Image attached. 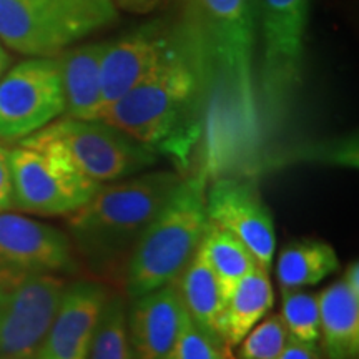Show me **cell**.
Here are the masks:
<instances>
[{"instance_id": "obj_1", "label": "cell", "mask_w": 359, "mask_h": 359, "mask_svg": "<svg viewBox=\"0 0 359 359\" xmlns=\"http://www.w3.org/2000/svg\"><path fill=\"white\" fill-rule=\"evenodd\" d=\"M205 45L206 88L200 172L208 180L262 165V116L253 77L250 0H193Z\"/></svg>"}, {"instance_id": "obj_2", "label": "cell", "mask_w": 359, "mask_h": 359, "mask_svg": "<svg viewBox=\"0 0 359 359\" xmlns=\"http://www.w3.org/2000/svg\"><path fill=\"white\" fill-rule=\"evenodd\" d=\"M206 88L205 45L191 19L178 25L173 43L155 69L103 111L100 120L185 172L203 135Z\"/></svg>"}, {"instance_id": "obj_3", "label": "cell", "mask_w": 359, "mask_h": 359, "mask_svg": "<svg viewBox=\"0 0 359 359\" xmlns=\"http://www.w3.org/2000/svg\"><path fill=\"white\" fill-rule=\"evenodd\" d=\"M182 178L180 173L160 170L103 183L72 213L69 228L74 245L97 276H114L127 268L138 238Z\"/></svg>"}, {"instance_id": "obj_4", "label": "cell", "mask_w": 359, "mask_h": 359, "mask_svg": "<svg viewBox=\"0 0 359 359\" xmlns=\"http://www.w3.org/2000/svg\"><path fill=\"white\" fill-rule=\"evenodd\" d=\"M206 180L200 172L182 178L138 238L125 268L130 299L177 281L208 226Z\"/></svg>"}, {"instance_id": "obj_5", "label": "cell", "mask_w": 359, "mask_h": 359, "mask_svg": "<svg viewBox=\"0 0 359 359\" xmlns=\"http://www.w3.org/2000/svg\"><path fill=\"white\" fill-rule=\"evenodd\" d=\"M20 145L57 156L98 185L147 172L158 161L155 151L100 118L64 116L22 138Z\"/></svg>"}, {"instance_id": "obj_6", "label": "cell", "mask_w": 359, "mask_h": 359, "mask_svg": "<svg viewBox=\"0 0 359 359\" xmlns=\"http://www.w3.org/2000/svg\"><path fill=\"white\" fill-rule=\"evenodd\" d=\"M116 20L114 0H0V42L27 57H57Z\"/></svg>"}, {"instance_id": "obj_7", "label": "cell", "mask_w": 359, "mask_h": 359, "mask_svg": "<svg viewBox=\"0 0 359 359\" xmlns=\"http://www.w3.org/2000/svg\"><path fill=\"white\" fill-rule=\"evenodd\" d=\"M263 39L259 116L263 140L285 122L302 83L311 0H257Z\"/></svg>"}, {"instance_id": "obj_8", "label": "cell", "mask_w": 359, "mask_h": 359, "mask_svg": "<svg viewBox=\"0 0 359 359\" xmlns=\"http://www.w3.org/2000/svg\"><path fill=\"white\" fill-rule=\"evenodd\" d=\"M67 283L53 273L0 266V359H32Z\"/></svg>"}, {"instance_id": "obj_9", "label": "cell", "mask_w": 359, "mask_h": 359, "mask_svg": "<svg viewBox=\"0 0 359 359\" xmlns=\"http://www.w3.org/2000/svg\"><path fill=\"white\" fill-rule=\"evenodd\" d=\"M13 208L34 215H72L100 188L65 161L19 145L8 150Z\"/></svg>"}, {"instance_id": "obj_10", "label": "cell", "mask_w": 359, "mask_h": 359, "mask_svg": "<svg viewBox=\"0 0 359 359\" xmlns=\"http://www.w3.org/2000/svg\"><path fill=\"white\" fill-rule=\"evenodd\" d=\"M65 111L55 57H30L0 77V138L22 140Z\"/></svg>"}, {"instance_id": "obj_11", "label": "cell", "mask_w": 359, "mask_h": 359, "mask_svg": "<svg viewBox=\"0 0 359 359\" xmlns=\"http://www.w3.org/2000/svg\"><path fill=\"white\" fill-rule=\"evenodd\" d=\"M206 215L210 222L235 235L259 266L271 268L276 248L275 222L251 180L241 175L213 178L206 190Z\"/></svg>"}, {"instance_id": "obj_12", "label": "cell", "mask_w": 359, "mask_h": 359, "mask_svg": "<svg viewBox=\"0 0 359 359\" xmlns=\"http://www.w3.org/2000/svg\"><path fill=\"white\" fill-rule=\"evenodd\" d=\"M177 30L178 25L156 19L107 42L100 64L102 114L155 69Z\"/></svg>"}, {"instance_id": "obj_13", "label": "cell", "mask_w": 359, "mask_h": 359, "mask_svg": "<svg viewBox=\"0 0 359 359\" xmlns=\"http://www.w3.org/2000/svg\"><path fill=\"white\" fill-rule=\"evenodd\" d=\"M107 298L109 291L100 283L80 280L67 285L32 359H88Z\"/></svg>"}, {"instance_id": "obj_14", "label": "cell", "mask_w": 359, "mask_h": 359, "mask_svg": "<svg viewBox=\"0 0 359 359\" xmlns=\"http://www.w3.org/2000/svg\"><path fill=\"white\" fill-rule=\"evenodd\" d=\"M0 266L39 273H72L77 269L65 233L37 219L0 213Z\"/></svg>"}, {"instance_id": "obj_15", "label": "cell", "mask_w": 359, "mask_h": 359, "mask_svg": "<svg viewBox=\"0 0 359 359\" xmlns=\"http://www.w3.org/2000/svg\"><path fill=\"white\" fill-rule=\"evenodd\" d=\"M187 320L177 283L132 299L127 326L135 359H163Z\"/></svg>"}, {"instance_id": "obj_16", "label": "cell", "mask_w": 359, "mask_h": 359, "mask_svg": "<svg viewBox=\"0 0 359 359\" xmlns=\"http://www.w3.org/2000/svg\"><path fill=\"white\" fill-rule=\"evenodd\" d=\"M107 42L65 48L55 57L65 98V116L98 120L102 116L100 64Z\"/></svg>"}, {"instance_id": "obj_17", "label": "cell", "mask_w": 359, "mask_h": 359, "mask_svg": "<svg viewBox=\"0 0 359 359\" xmlns=\"http://www.w3.org/2000/svg\"><path fill=\"white\" fill-rule=\"evenodd\" d=\"M320 341L325 359H356L359 354V296L334 281L318 293Z\"/></svg>"}, {"instance_id": "obj_18", "label": "cell", "mask_w": 359, "mask_h": 359, "mask_svg": "<svg viewBox=\"0 0 359 359\" xmlns=\"http://www.w3.org/2000/svg\"><path fill=\"white\" fill-rule=\"evenodd\" d=\"M275 303L269 269L259 266L246 275L224 303L219 321V338L228 349H235L246 334L266 316Z\"/></svg>"}, {"instance_id": "obj_19", "label": "cell", "mask_w": 359, "mask_h": 359, "mask_svg": "<svg viewBox=\"0 0 359 359\" xmlns=\"http://www.w3.org/2000/svg\"><path fill=\"white\" fill-rule=\"evenodd\" d=\"M175 283L190 320L210 338L223 343L219 338V321L224 311V298L200 246Z\"/></svg>"}, {"instance_id": "obj_20", "label": "cell", "mask_w": 359, "mask_h": 359, "mask_svg": "<svg viewBox=\"0 0 359 359\" xmlns=\"http://www.w3.org/2000/svg\"><path fill=\"white\" fill-rule=\"evenodd\" d=\"M339 259L333 246L316 238H303L281 250L276 280L281 293L314 286L338 271Z\"/></svg>"}, {"instance_id": "obj_21", "label": "cell", "mask_w": 359, "mask_h": 359, "mask_svg": "<svg viewBox=\"0 0 359 359\" xmlns=\"http://www.w3.org/2000/svg\"><path fill=\"white\" fill-rule=\"evenodd\" d=\"M200 250L217 276L224 303L230 298L238 283L250 275L258 264L251 251L235 235L217 226L210 219L200 243Z\"/></svg>"}, {"instance_id": "obj_22", "label": "cell", "mask_w": 359, "mask_h": 359, "mask_svg": "<svg viewBox=\"0 0 359 359\" xmlns=\"http://www.w3.org/2000/svg\"><path fill=\"white\" fill-rule=\"evenodd\" d=\"M88 359H135L127 326V308L118 296L103 303Z\"/></svg>"}, {"instance_id": "obj_23", "label": "cell", "mask_w": 359, "mask_h": 359, "mask_svg": "<svg viewBox=\"0 0 359 359\" xmlns=\"http://www.w3.org/2000/svg\"><path fill=\"white\" fill-rule=\"evenodd\" d=\"M280 316L291 339L318 344L320 341V308H318L316 294L303 290L285 291Z\"/></svg>"}, {"instance_id": "obj_24", "label": "cell", "mask_w": 359, "mask_h": 359, "mask_svg": "<svg viewBox=\"0 0 359 359\" xmlns=\"http://www.w3.org/2000/svg\"><path fill=\"white\" fill-rule=\"evenodd\" d=\"M290 336L280 314L258 323L238 344L236 359H275L286 346Z\"/></svg>"}, {"instance_id": "obj_25", "label": "cell", "mask_w": 359, "mask_h": 359, "mask_svg": "<svg viewBox=\"0 0 359 359\" xmlns=\"http://www.w3.org/2000/svg\"><path fill=\"white\" fill-rule=\"evenodd\" d=\"M163 359H233L231 349L210 338L188 316Z\"/></svg>"}, {"instance_id": "obj_26", "label": "cell", "mask_w": 359, "mask_h": 359, "mask_svg": "<svg viewBox=\"0 0 359 359\" xmlns=\"http://www.w3.org/2000/svg\"><path fill=\"white\" fill-rule=\"evenodd\" d=\"M13 208L12 175L8 163V150L0 147V213Z\"/></svg>"}, {"instance_id": "obj_27", "label": "cell", "mask_w": 359, "mask_h": 359, "mask_svg": "<svg viewBox=\"0 0 359 359\" xmlns=\"http://www.w3.org/2000/svg\"><path fill=\"white\" fill-rule=\"evenodd\" d=\"M275 359H323V354L318 344L302 343V341L290 338L286 346Z\"/></svg>"}, {"instance_id": "obj_28", "label": "cell", "mask_w": 359, "mask_h": 359, "mask_svg": "<svg viewBox=\"0 0 359 359\" xmlns=\"http://www.w3.org/2000/svg\"><path fill=\"white\" fill-rule=\"evenodd\" d=\"M116 8L130 13H148L160 6L161 0H114Z\"/></svg>"}, {"instance_id": "obj_29", "label": "cell", "mask_w": 359, "mask_h": 359, "mask_svg": "<svg viewBox=\"0 0 359 359\" xmlns=\"http://www.w3.org/2000/svg\"><path fill=\"white\" fill-rule=\"evenodd\" d=\"M341 280L344 281V285H346L354 294L359 296V264H358V259H354V262L348 264L346 271H344V275H343V278H341Z\"/></svg>"}, {"instance_id": "obj_30", "label": "cell", "mask_w": 359, "mask_h": 359, "mask_svg": "<svg viewBox=\"0 0 359 359\" xmlns=\"http://www.w3.org/2000/svg\"><path fill=\"white\" fill-rule=\"evenodd\" d=\"M8 64H11V57H8L6 48H4L2 42H0V77H2V75L7 72Z\"/></svg>"}]
</instances>
